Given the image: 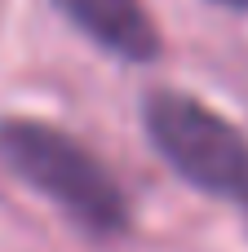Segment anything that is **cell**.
<instances>
[{"instance_id": "obj_2", "label": "cell", "mask_w": 248, "mask_h": 252, "mask_svg": "<svg viewBox=\"0 0 248 252\" xmlns=\"http://www.w3.org/2000/svg\"><path fill=\"white\" fill-rule=\"evenodd\" d=\"M142 124L160 159L204 195L248 208V137L191 93L155 89L142 102Z\"/></svg>"}, {"instance_id": "obj_4", "label": "cell", "mask_w": 248, "mask_h": 252, "mask_svg": "<svg viewBox=\"0 0 248 252\" xmlns=\"http://www.w3.org/2000/svg\"><path fill=\"white\" fill-rule=\"evenodd\" d=\"M213 4H222V9H240V13L248 9V0H213Z\"/></svg>"}, {"instance_id": "obj_1", "label": "cell", "mask_w": 248, "mask_h": 252, "mask_svg": "<svg viewBox=\"0 0 248 252\" xmlns=\"http://www.w3.org/2000/svg\"><path fill=\"white\" fill-rule=\"evenodd\" d=\"M0 159L89 235L115 239L129 230V195L106 164L62 128L44 120H0Z\"/></svg>"}, {"instance_id": "obj_3", "label": "cell", "mask_w": 248, "mask_h": 252, "mask_svg": "<svg viewBox=\"0 0 248 252\" xmlns=\"http://www.w3.org/2000/svg\"><path fill=\"white\" fill-rule=\"evenodd\" d=\"M80 35H89L98 49L115 53L120 62H155L160 58V31L142 0H49Z\"/></svg>"}]
</instances>
